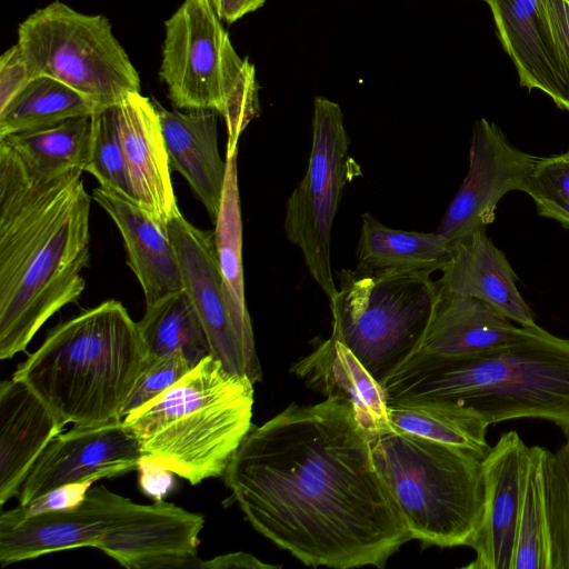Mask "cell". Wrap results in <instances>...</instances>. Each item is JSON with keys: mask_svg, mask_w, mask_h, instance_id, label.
I'll list each match as a JSON object with an SVG mask.
<instances>
[{"mask_svg": "<svg viewBox=\"0 0 569 569\" xmlns=\"http://www.w3.org/2000/svg\"><path fill=\"white\" fill-rule=\"evenodd\" d=\"M92 197L121 233L127 263L140 283L146 305L183 290L180 266L167 226L134 200L100 186L93 189Z\"/></svg>", "mask_w": 569, "mask_h": 569, "instance_id": "cell-19", "label": "cell"}, {"mask_svg": "<svg viewBox=\"0 0 569 569\" xmlns=\"http://www.w3.org/2000/svg\"><path fill=\"white\" fill-rule=\"evenodd\" d=\"M201 569H232V568H246V569H273L280 568L270 563L262 562L253 555L244 551L229 552L217 556L210 560H200L199 567Z\"/></svg>", "mask_w": 569, "mask_h": 569, "instance_id": "cell-39", "label": "cell"}, {"mask_svg": "<svg viewBox=\"0 0 569 569\" xmlns=\"http://www.w3.org/2000/svg\"><path fill=\"white\" fill-rule=\"evenodd\" d=\"M143 455L123 419L77 426L56 436L33 463L18 495L19 506L67 483L127 473Z\"/></svg>", "mask_w": 569, "mask_h": 569, "instance_id": "cell-13", "label": "cell"}, {"mask_svg": "<svg viewBox=\"0 0 569 569\" xmlns=\"http://www.w3.org/2000/svg\"><path fill=\"white\" fill-rule=\"evenodd\" d=\"M543 453L545 447L530 446L511 569H548Z\"/></svg>", "mask_w": 569, "mask_h": 569, "instance_id": "cell-30", "label": "cell"}, {"mask_svg": "<svg viewBox=\"0 0 569 569\" xmlns=\"http://www.w3.org/2000/svg\"><path fill=\"white\" fill-rule=\"evenodd\" d=\"M452 256V242L437 232L391 229L371 213L361 214L356 271L366 274L442 271Z\"/></svg>", "mask_w": 569, "mask_h": 569, "instance_id": "cell-24", "label": "cell"}, {"mask_svg": "<svg viewBox=\"0 0 569 569\" xmlns=\"http://www.w3.org/2000/svg\"><path fill=\"white\" fill-rule=\"evenodd\" d=\"M193 366L177 350L151 360L122 410V418L149 402L186 376Z\"/></svg>", "mask_w": 569, "mask_h": 569, "instance_id": "cell-34", "label": "cell"}, {"mask_svg": "<svg viewBox=\"0 0 569 569\" xmlns=\"http://www.w3.org/2000/svg\"><path fill=\"white\" fill-rule=\"evenodd\" d=\"M161 121L171 170L182 174L216 222L223 196L227 162L218 149L213 110H168L153 100Z\"/></svg>", "mask_w": 569, "mask_h": 569, "instance_id": "cell-21", "label": "cell"}, {"mask_svg": "<svg viewBox=\"0 0 569 569\" xmlns=\"http://www.w3.org/2000/svg\"><path fill=\"white\" fill-rule=\"evenodd\" d=\"M237 157L238 151L226 153V183L213 231L223 292L237 335L249 357L259 361L244 296Z\"/></svg>", "mask_w": 569, "mask_h": 569, "instance_id": "cell-25", "label": "cell"}, {"mask_svg": "<svg viewBox=\"0 0 569 569\" xmlns=\"http://www.w3.org/2000/svg\"><path fill=\"white\" fill-rule=\"evenodd\" d=\"M93 482V480H86L57 487L12 510L19 516L29 517L43 512L74 509L83 501Z\"/></svg>", "mask_w": 569, "mask_h": 569, "instance_id": "cell-35", "label": "cell"}, {"mask_svg": "<svg viewBox=\"0 0 569 569\" xmlns=\"http://www.w3.org/2000/svg\"><path fill=\"white\" fill-rule=\"evenodd\" d=\"M114 106L134 200L167 226L180 210L156 104L140 92H131Z\"/></svg>", "mask_w": 569, "mask_h": 569, "instance_id": "cell-15", "label": "cell"}, {"mask_svg": "<svg viewBox=\"0 0 569 569\" xmlns=\"http://www.w3.org/2000/svg\"><path fill=\"white\" fill-rule=\"evenodd\" d=\"M537 156L515 147L495 122L480 118L472 128L469 171L436 230L450 242L496 218L500 200L523 191Z\"/></svg>", "mask_w": 569, "mask_h": 569, "instance_id": "cell-11", "label": "cell"}, {"mask_svg": "<svg viewBox=\"0 0 569 569\" xmlns=\"http://www.w3.org/2000/svg\"><path fill=\"white\" fill-rule=\"evenodd\" d=\"M527 446L515 430L500 436L482 459L485 515L471 547L469 569H511L519 503L529 461Z\"/></svg>", "mask_w": 569, "mask_h": 569, "instance_id": "cell-14", "label": "cell"}, {"mask_svg": "<svg viewBox=\"0 0 569 569\" xmlns=\"http://www.w3.org/2000/svg\"><path fill=\"white\" fill-rule=\"evenodd\" d=\"M82 169L31 178L0 141V359L26 349L60 309L80 299L90 261Z\"/></svg>", "mask_w": 569, "mask_h": 569, "instance_id": "cell-2", "label": "cell"}, {"mask_svg": "<svg viewBox=\"0 0 569 569\" xmlns=\"http://www.w3.org/2000/svg\"><path fill=\"white\" fill-rule=\"evenodd\" d=\"M489 7L497 36L511 59L520 86L548 96L561 110H569L545 0H482Z\"/></svg>", "mask_w": 569, "mask_h": 569, "instance_id": "cell-16", "label": "cell"}, {"mask_svg": "<svg viewBox=\"0 0 569 569\" xmlns=\"http://www.w3.org/2000/svg\"><path fill=\"white\" fill-rule=\"evenodd\" d=\"M221 21L233 23L246 14L256 11L266 0H210Z\"/></svg>", "mask_w": 569, "mask_h": 569, "instance_id": "cell-40", "label": "cell"}, {"mask_svg": "<svg viewBox=\"0 0 569 569\" xmlns=\"http://www.w3.org/2000/svg\"><path fill=\"white\" fill-rule=\"evenodd\" d=\"M387 418L396 431L465 449L481 458L491 448L486 440L489 425L465 409L429 402L390 405Z\"/></svg>", "mask_w": 569, "mask_h": 569, "instance_id": "cell-28", "label": "cell"}, {"mask_svg": "<svg viewBox=\"0 0 569 569\" xmlns=\"http://www.w3.org/2000/svg\"><path fill=\"white\" fill-rule=\"evenodd\" d=\"M66 423L22 381L0 385V506L16 497L36 460Z\"/></svg>", "mask_w": 569, "mask_h": 569, "instance_id": "cell-18", "label": "cell"}, {"mask_svg": "<svg viewBox=\"0 0 569 569\" xmlns=\"http://www.w3.org/2000/svg\"><path fill=\"white\" fill-rule=\"evenodd\" d=\"M32 80L23 56L14 44L0 57V109Z\"/></svg>", "mask_w": 569, "mask_h": 569, "instance_id": "cell-37", "label": "cell"}, {"mask_svg": "<svg viewBox=\"0 0 569 569\" xmlns=\"http://www.w3.org/2000/svg\"><path fill=\"white\" fill-rule=\"evenodd\" d=\"M522 192L532 199L539 216L569 230V150L536 157Z\"/></svg>", "mask_w": 569, "mask_h": 569, "instance_id": "cell-33", "label": "cell"}, {"mask_svg": "<svg viewBox=\"0 0 569 569\" xmlns=\"http://www.w3.org/2000/svg\"><path fill=\"white\" fill-rule=\"evenodd\" d=\"M381 387L387 406L439 403L471 411L489 426L541 419L569 438V338L538 325L485 351L416 352Z\"/></svg>", "mask_w": 569, "mask_h": 569, "instance_id": "cell-3", "label": "cell"}, {"mask_svg": "<svg viewBox=\"0 0 569 569\" xmlns=\"http://www.w3.org/2000/svg\"><path fill=\"white\" fill-rule=\"evenodd\" d=\"M92 118L90 160L84 171L92 174L101 188L134 200L121 143L116 106L99 108Z\"/></svg>", "mask_w": 569, "mask_h": 569, "instance_id": "cell-32", "label": "cell"}, {"mask_svg": "<svg viewBox=\"0 0 569 569\" xmlns=\"http://www.w3.org/2000/svg\"><path fill=\"white\" fill-rule=\"evenodd\" d=\"M92 114L0 138L22 162L31 178H47L78 168L84 171L90 160Z\"/></svg>", "mask_w": 569, "mask_h": 569, "instance_id": "cell-26", "label": "cell"}, {"mask_svg": "<svg viewBox=\"0 0 569 569\" xmlns=\"http://www.w3.org/2000/svg\"><path fill=\"white\" fill-rule=\"evenodd\" d=\"M371 448L412 539L473 546L485 515L483 458L393 429L372 436Z\"/></svg>", "mask_w": 569, "mask_h": 569, "instance_id": "cell-6", "label": "cell"}, {"mask_svg": "<svg viewBox=\"0 0 569 569\" xmlns=\"http://www.w3.org/2000/svg\"><path fill=\"white\" fill-rule=\"evenodd\" d=\"M17 44L32 79L53 78L99 108L140 92L139 74L104 16L56 0L19 24Z\"/></svg>", "mask_w": 569, "mask_h": 569, "instance_id": "cell-9", "label": "cell"}, {"mask_svg": "<svg viewBox=\"0 0 569 569\" xmlns=\"http://www.w3.org/2000/svg\"><path fill=\"white\" fill-rule=\"evenodd\" d=\"M167 231L180 266L183 290L191 299L208 335L211 356L231 372L261 381L259 361L246 352L233 325L217 257L214 231L199 229L178 212Z\"/></svg>", "mask_w": 569, "mask_h": 569, "instance_id": "cell-12", "label": "cell"}, {"mask_svg": "<svg viewBox=\"0 0 569 569\" xmlns=\"http://www.w3.org/2000/svg\"><path fill=\"white\" fill-rule=\"evenodd\" d=\"M569 1V0H568Z\"/></svg>", "mask_w": 569, "mask_h": 569, "instance_id": "cell-41", "label": "cell"}, {"mask_svg": "<svg viewBox=\"0 0 569 569\" xmlns=\"http://www.w3.org/2000/svg\"><path fill=\"white\" fill-rule=\"evenodd\" d=\"M138 470L141 491L154 501L163 500L172 490L174 485L172 475L174 473L157 462L142 457Z\"/></svg>", "mask_w": 569, "mask_h": 569, "instance_id": "cell-38", "label": "cell"}, {"mask_svg": "<svg viewBox=\"0 0 569 569\" xmlns=\"http://www.w3.org/2000/svg\"><path fill=\"white\" fill-rule=\"evenodd\" d=\"M349 143L340 106L317 97L308 169L287 200L283 229L287 239L300 249L311 277L329 300L338 291L330 244L333 220L351 173Z\"/></svg>", "mask_w": 569, "mask_h": 569, "instance_id": "cell-10", "label": "cell"}, {"mask_svg": "<svg viewBox=\"0 0 569 569\" xmlns=\"http://www.w3.org/2000/svg\"><path fill=\"white\" fill-rule=\"evenodd\" d=\"M517 280L505 253L481 228L452 241L451 259L437 282L441 290L480 300L521 327H536Z\"/></svg>", "mask_w": 569, "mask_h": 569, "instance_id": "cell-17", "label": "cell"}, {"mask_svg": "<svg viewBox=\"0 0 569 569\" xmlns=\"http://www.w3.org/2000/svg\"><path fill=\"white\" fill-rule=\"evenodd\" d=\"M308 388L350 402L361 426L372 437L391 430L380 383L359 359L333 336L291 367Z\"/></svg>", "mask_w": 569, "mask_h": 569, "instance_id": "cell-22", "label": "cell"}, {"mask_svg": "<svg viewBox=\"0 0 569 569\" xmlns=\"http://www.w3.org/2000/svg\"><path fill=\"white\" fill-rule=\"evenodd\" d=\"M138 327L150 360L181 350L194 367L211 356L206 329L184 290L146 305Z\"/></svg>", "mask_w": 569, "mask_h": 569, "instance_id": "cell-27", "label": "cell"}, {"mask_svg": "<svg viewBox=\"0 0 569 569\" xmlns=\"http://www.w3.org/2000/svg\"><path fill=\"white\" fill-rule=\"evenodd\" d=\"M222 477L251 526L306 566L383 568L412 539L346 400L252 426Z\"/></svg>", "mask_w": 569, "mask_h": 569, "instance_id": "cell-1", "label": "cell"}, {"mask_svg": "<svg viewBox=\"0 0 569 569\" xmlns=\"http://www.w3.org/2000/svg\"><path fill=\"white\" fill-rule=\"evenodd\" d=\"M528 328L516 326L480 300L440 289L417 352L465 355L485 351L519 340Z\"/></svg>", "mask_w": 569, "mask_h": 569, "instance_id": "cell-23", "label": "cell"}, {"mask_svg": "<svg viewBox=\"0 0 569 569\" xmlns=\"http://www.w3.org/2000/svg\"><path fill=\"white\" fill-rule=\"evenodd\" d=\"M545 10L562 71L569 107V1L545 0Z\"/></svg>", "mask_w": 569, "mask_h": 569, "instance_id": "cell-36", "label": "cell"}, {"mask_svg": "<svg viewBox=\"0 0 569 569\" xmlns=\"http://www.w3.org/2000/svg\"><path fill=\"white\" fill-rule=\"evenodd\" d=\"M150 362L138 322L111 299L58 323L12 378L66 425L98 426L123 419Z\"/></svg>", "mask_w": 569, "mask_h": 569, "instance_id": "cell-4", "label": "cell"}, {"mask_svg": "<svg viewBox=\"0 0 569 569\" xmlns=\"http://www.w3.org/2000/svg\"><path fill=\"white\" fill-rule=\"evenodd\" d=\"M104 517L96 491L90 488L74 509L22 517L12 509L0 515L2 567L47 553L80 547L97 548Z\"/></svg>", "mask_w": 569, "mask_h": 569, "instance_id": "cell-20", "label": "cell"}, {"mask_svg": "<svg viewBox=\"0 0 569 569\" xmlns=\"http://www.w3.org/2000/svg\"><path fill=\"white\" fill-rule=\"evenodd\" d=\"M542 471L548 569H569V438L555 452L545 448Z\"/></svg>", "mask_w": 569, "mask_h": 569, "instance_id": "cell-31", "label": "cell"}, {"mask_svg": "<svg viewBox=\"0 0 569 569\" xmlns=\"http://www.w3.org/2000/svg\"><path fill=\"white\" fill-rule=\"evenodd\" d=\"M253 382L208 356L123 417L143 457L191 485L222 477L252 428Z\"/></svg>", "mask_w": 569, "mask_h": 569, "instance_id": "cell-5", "label": "cell"}, {"mask_svg": "<svg viewBox=\"0 0 569 569\" xmlns=\"http://www.w3.org/2000/svg\"><path fill=\"white\" fill-rule=\"evenodd\" d=\"M329 300L332 333L382 383L413 356L425 337L439 296L430 276L338 272Z\"/></svg>", "mask_w": 569, "mask_h": 569, "instance_id": "cell-8", "label": "cell"}, {"mask_svg": "<svg viewBox=\"0 0 569 569\" xmlns=\"http://www.w3.org/2000/svg\"><path fill=\"white\" fill-rule=\"evenodd\" d=\"M99 107L71 87L47 76L33 78L0 109V138L93 114Z\"/></svg>", "mask_w": 569, "mask_h": 569, "instance_id": "cell-29", "label": "cell"}, {"mask_svg": "<svg viewBox=\"0 0 569 569\" xmlns=\"http://www.w3.org/2000/svg\"><path fill=\"white\" fill-rule=\"evenodd\" d=\"M159 70L178 109L213 110L227 126V152L259 114L254 66L236 52L210 0H184L164 22Z\"/></svg>", "mask_w": 569, "mask_h": 569, "instance_id": "cell-7", "label": "cell"}]
</instances>
